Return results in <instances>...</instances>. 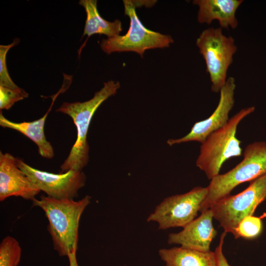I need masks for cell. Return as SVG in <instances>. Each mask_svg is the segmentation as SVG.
<instances>
[{"label": "cell", "instance_id": "obj_1", "mask_svg": "<svg viewBox=\"0 0 266 266\" xmlns=\"http://www.w3.org/2000/svg\"><path fill=\"white\" fill-rule=\"evenodd\" d=\"M91 199L86 196L75 201L42 195L39 199L32 200L33 206L44 211L49 222L47 229L54 249L60 256L68 257L73 249H77L79 220Z\"/></svg>", "mask_w": 266, "mask_h": 266}, {"label": "cell", "instance_id": "obj_2", "mask_svg": "<svg viewBox=\"0 0 266 266\" xmlns=\"http://www.w3.org/2000/svg\"><path fill=\"white\" fill-rule=\"evenodd\" d=\"M120 88L119 81L109 80L96 92L89 100L80 102H64L56 110L70 116L77 130V138L70 152L61 166V173L70 170L82 171L89 160V146L87 136L91 120L99 107L115 95Z\"/></svg>", "mask_w": 266, "mask_h": 266}, {"label": "cell", "instance_id": "obj_3", "mask_svg": "<svg viewBox=\"0 0 266 266\" xmlns=\"http://www.w3.org/2000/svg\"><path fill=\"white\" fill-rule=\"evenodd\" d=\"M255 110L254 106L241 109L223 127L210 134L201 143L196 165L211 180L219 174L227 160L242 155L241 141L236 137L240 122Z\"/></svg>", "mask_w": 266, "mask_h": 266}, {"label": "cell", "instance_id": "obj_4", "mask_svg": "<svg viewBox=\"0 0 266 266\" xmlns=\"http://www.w3.org/2000/svg\"><path fill=\"white\" fill-rule=\"evenodd\" d=\"M266 174V142L256 141L245 147L243 158L234 167L211 179L200 212L208 209L214 202L230 195L238 185Z\"/></svg>", "mask_w": 266, "mask_h": 266}, {"label": "cell", "instance_id": "obj_5", "mask_svg": "<svg viewBox=\"0 0 266 266\" xmlns=\"http://www.w3.org/2000/svg\"><path fill=\"white\" fill-rule=\"evenodd\" d=\"M266 200V174L251 181L237 195L228 196L212 203L210 209L226 233L236 238V229L245 217L253 215L258 206Z\"/></svg>", "mask_w": 266, "mask_h": 266}, {"label": "cell", "instance_id": "obj_6", "mask_svg": "<svg viewBox=\"0 0 266 266\" xmlns=\"http://www.w3.org/2000/svg\"><path fill=\"white\" fill-rule=\"evenodd\" d=\"M123 3L125 14L130 19L129 29L125 35L102 39L100 46L104 53L134 52L142 58L147 50L168 47L173 42L170 35L151 31L142 24L133 0H124Z\"/></svg>", "mask_w": 266, "mask_h": 266}, {"label": "cell", "instance_id": "obj_7", "mask_svg": "<svg viewBox=\"0 0 266 266\" xmlns=\"http://www.w3.org/2000/svg\"><path fill=\"white\" fill-rule=\"evenodd\" d=\"M211 82V90L218 93L227 80L228 69L237 50L234 39L227 36L221 28L203 30L196 40Z\"/></svg>", "mask_w": 266, "mask_h": 266}, {"label": "cell", "instance_id": "obj_8", "mask_svg": "<svg viewBox=\"0 0 266 266\" xmlns=\"http://www.w3.org/2000/svg\"><path fill=\"white\" fill-rule=\"evenodd\" d=\"M208 193L207 187H196L190 191L165 198L148 216V222L156 223L160 230L183 228L200 212Z\"/></svg>", "mask_w": 266, "mask_h": 266}, {"label": "cell", "instance_id": "obj_9", "mask_svg": "<svg viewBox=\"0 0 266 266\" xmlns=\"http://www.w3.org/2000/svg\"><path fill=\"white\" fill-rule=\"evenodd\" d=\"M17 163L40 191L54 199H73L78 197L79 190L85 185L86 178L82 171L70 170L55 174L33 167L19 159H17Z\"/></svg>", "mask_w": 266, "mask_h": 266}, {"label": "cell", "instance_id": "obj_10", "mask_svg": "<svg viewBox=\"0 0 266 266\" xmlns=\"http://www.w3.org/2000/svg\"><path fill=\"white\" fill-rule=\"evenodd\" d=\"M235 87L234 78L229 77L220 91L219 102L212 114L205 120L196 122L186 135L167 140V144L172 146L190 141L201 143L210 134L225 126L230 119L229 115L234 105Z\"/></svg>", "mask_w": 266, "mask_h": 266}, {"label": "cell", "instance_id": "obj_11", "mask_svg": "<svg viewBox=\"0 0 266 266\" xmlns=\"http://www.w3.org/2000/svg\"><path fill=\"white\" fill-rule=\"evenodd\" d=\"M40 191L18 167L17 158L0 152V201L20 197L33 200Z\"/></svg>", "mask_w": 266, "mask_h": 266}, {"label": "cell", "instance_id": "obj_12", "mask_svg": "<svg viewBox=\"0 0 266 266\" xmlns=\"http://www.w3.org/2000/svg\"><path fill=\"white\" fill-rule=\"evenodd\" d=\"M213 215L210 209L201 212L195 219L176 233L168 236L169 244H179L183 247L203 252L210 250V244L217 235L213 225Z\"/></svg>", "mask_w": 266, "mask_h": 266}, {"label": "cell", "instance_id": "obj_13", "mask_svg": "<svg viewBox=\"0 0 266 266\" xmlns=\"http://www.w3.org/2000/svg\"><path fill=\"white\" fill-rule=\"evenodd\" d=\"M242 0H195L198 6V21L200 23L210 24L215 20L221 28L234 29L238 25L236 11Z\"/></svg>", "mask_w": 266, "mask_h": 266}, {"label": "cell", "instance_id": "obj_14", "mask_svg": "<svg viewBox=\"0 0 266 266\" xmlns=\"http://www.w3.org/2000/svg\"><path fill=\"white\" fill-rule=\"evenodd\" d=\"M65 92L63 88L54 96H51L52 103L46 113L40 118L31 122H14L6 119L0 113V126L16 130L34 142L38 147V152L40 155L44 158L51 159L54 156L53 147L45 137L44 128L47 116L51 110L55 100L61 93Z\"/></svg>", "mask_w": 266, "mask_h": 266}, {"label": "cell", "instance_id": "obj_15", "mask_svg": "<svg viewBox=\"0 0 266 266\" xmlns=\"http://www.w3.org/2000/svg\"><path fill=\"white\" fill-rule=\"evenodd\" d=\"M159 255L166 266H217L214 252L174 247L162 248Z\"/></svg>", "mask_w": 266, "mask_h": 266}, {"label": "cell", "instance_id": "obj_16", "mask_svg": "<svg viewBox=\"0 0 266 266\" xmlns=\"http://www.w3.org/2000/svg\"><path fill=\"white\" fill-rule=\"evenodd\" d=\"M79 4L84 7L86 13L83 36L87 35L89 38L100 34L109 38L120 35L122 31L121 22L119 20L110 22L103 19L98 10L97 0H81Z\"/></svg>", "mask_w": 266, "mask_h": 266}, {"label": "cell", "instance_id": "obj_17", "mask_svg": "<svg viewBox=\"0 0 266 266\" xmlns=\"http://www.w3.org/2000/svg\"><path fill=\"white\" fill-rule=\"evenodd\" d=\"M21 253L18 241L11 236L5 237L0 244V266H18Z\"/></svg>", "mask_w": 266, "mask_h": 266}, {"label": "cell", "instance_id": "obj_18", "mask_svg": "<svg viewBox=\"0 0 266 266\" xmlns=\"http://www.w3.org/2000/svg\"><path fill=\"white\" fill-rule=\"evenodd\" d=\"M262 230L263 223L260 217L247 216L240 222L237 228L236 238L254 239L260 235Z\"/></svg>", "mask_w": 266, "mask_h": 266}, {"label": "cell", "instance_id": "obj_19", "mask_svg": "<svg viewBox=\"0 0 266 266\" xmlns=\"http://www.w3.org/2000/svg\"><path fill=\"white\" fill-rule=\"evenodd\" d=\"M29 94L23 89L0 86V109L8 110L16 102L28 97Z\"/></svg>", "mask_w": 266, "mask_h": 266}, {"label": "cell", "instance_id": "obj_20", "mask_svg": "<svg viewBox=\"0 0 266 266\" xmlns=\"http://www.w3.org/2000/svg\"><path fill=\"white\" fill-rule=\"evenodd\" d=\"M20 42L18 38L14 39L13 42L8 45H0V86L8 88L18 87L11 79L6 66V55L10 49L17 45Z\"/></svg>", "mask_w": 266, "mask_h": 266}, {"label": "cell", "instance_id": "obj_21", "mask_svg": "<svg viewBox=\"0 0 266 266\" xmlns=\"http://www.w3.org/2000/svg\"><path fill=\"white\" fill-rule=\"evenodd\" d=\"M227 233L224 232L220 237L218 245L216 247L214 253L215 254L217 266H231L227 261L223 252V246L224 239Z\"/></svg>", "mask_w": 266, "mask_h": 266}, {"label": "cell", "instance_id": "obj_22", "mask_svg": "<svg viewBox=\"0 0 266 266\" xmlns=\"http://www.w3.org/2000/svg\"><path fill=\"white\" fill-rule=\"evenodd\" d=\"M77 249H73L67 257L69 260V266H78L76 257Z\"/></svg>", "mask_w": 266, "mask_h": 266}]
</instances>
